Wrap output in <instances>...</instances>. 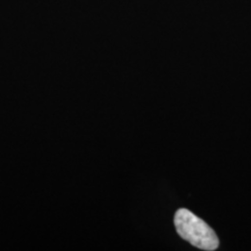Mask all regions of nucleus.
<instances>
[{
  "label": "nucleus",
  "instance_id": "nucleus-1",
  "mask_svg": "<svg viewBox=\"0 0 251 251\" xmlns=\"http://www.w3.org/2000/svg\"><path fill=\"white\" fill-rule=\"evenodd\" d=\"M175 227L179 236L193 247L206 251L218 249L219 238L214 229L188 209L180 208L176 212Z\"/></svg>",
  "mask_w": 251,
  "mask_h": 251
}]
</instances>
